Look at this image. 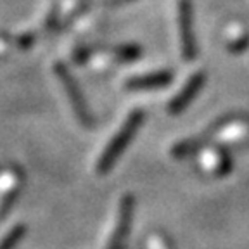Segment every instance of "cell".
Wrapping results in <instances>:
<instances>
[{
  "instance_id": "cell-1",
  "label": "cell",
  "mask_w": 249,
  "mask_h": 249,
  "mask_svg": "<svg viewBox=\"0 0 249 249\" xmlns=\"http://www.w3.org/2000/svg\"><path fill=\"white\" fill-rule=\"evenodd\" d=\"M145 120V113L142 109H133L132 113L128 114V118L124 120V123L121 124V128L114 133V137L111 139L107 145H106L104 152L99 158L97 164H95V173L97 175H106L113 170L114 164L118 163V160L121 158L126 147L132 144L135 133L140 130L142 123Z\"/></svg>"
},
{
  "instance_id": "cell-2",
  "label": "cell",
  "mask_w": 249,
  "mask_h": 249,
  "mask_svg": "<svg viewBox=\"0 0 249 249\" xmlns=\"http://www.w3.org/2000/svg\"><path fill=\"white\" fill-rule=\"evenodd\" d=\"M54 71H55V74H57L59 82L62 83V87H64V90H66L68 99H70L71 106H73L74 116L78 118L80 123H82V126L92 128L93 124H95V120H93L92 113H90V107H89V104H87L82 89H80V85H78L76 78L71 74V71L66 68V64H62V62H57V64H55Z\"/></svg>"
},
{
  "instance_id": "cell-3",
  "label": "cell",
  "mask_w": 249,
  "mask_h": 249,
  "mask_svg": "<svg viewBox=\"0 0 249 249\" xmlns=\"http://www.w3.org/2000/svg\"><path fill=\"white\" fill-rule=\"evenodd\" d=\"M133 211H135V197L132 194H124L120 199L118 206V216L114 223L113 233L107 242L106 249H126L128 248V237L132 230L133 222Z\"/></svg>"
},
{
  "instance_id": "cell-4",
  "label": "cell",
  "mask_w": 249,
  "mask_h": 249,
  "mask_svg": "<svg viewBox=\"0 0 249 249\" xmlns=\"http://www.w3.org/2000/svg\"><path fill=\"white\" fill-rule=\"evenodd\" d=\"M178 26L183 59L194 61L197 57V42L194 30V5L191 0H178Z\"/></svg>"
},
{
  "instance_id": "cell-5",
  "label": "cell",
  "mask_w": 249,
  "mask_h": 249,
  "mask_svg": "<svg viewBox=\"0 0 249 249\" xmlns=\"http://www.w3.org/2000/svg\"><path fill=\"white\" fill-rule=\"evenodd\" d=\"M204 83H206V74L202 73V71L192 74V76L189 78V82L185 83V87L170 101V104H168V113L173 114V116L183 113V111L189 107V104L197 97V93L202 90Z\"/></svg>"
},
{
  "instance_id": "cell-6",
  "label": "cell",
  "mask_w": 249,
  "mask_h": 249,
  "mask_svg": "<svg viewBox=\"0 0 249 249\" xmlns=\"http://www.w3.org/2000/svg\"><path fill=\"white\" fill-rule=\"evenodd\" d=\"M21 185H23V175L16 168L7 178L0 182V218L11 210L16 199L19 197Z\"/></svg>"
},
{
  "instance_id": "cell-7",
  "label": "cell",
  "mask_w": 249,
  "mask_h": 249,
  "mask_svg": "<svg viewBox=\"0 0 249 249\" xmlns=\"http://www.w3.org/2000/svg\"><path fill=\"white\" fill-rule=\"evenodd\" d=\"M233 168V160L232 156H230L229 149L227 145H220L213 151L211 154V161H206V163H202V170L204 173H208L210 177H225L229 175L230 171Z\"/></svg>"
},
{
  "instance_id": "cell-8",
  "label": "cell",
  "mask_w": 249,
  "mask_h": 249,
  "mask_svg": "<svg viewBox=\"0 0 249 249\" xmlns=\"http://www.w3.org/2000/svg\"><path fill=\"white\" fill-rule=\"evenodd\" d=\"M173 80L171 71H158V73L142 74V76L130 78L126 82L128 90H152V89H163L168 87Z\"/></svg>"
},
{
  "instance_id": "cell-9",
  "label": "cell",
  "mask_w": 249,
  "mask_h": 249,
  "mask_svg": "<svg viewBox=\"0 0 249 249\" xmlns=\"http://www.w3.org/2000/svg\"><path fill=\"white\" fill-rule=\"evenodd\" d=\"M113 54L118 61L121 62H132L140 59L142 55V47L139 45H133V43H126V45H118L113 47Z\"/></svg>"
},
{
  "instance_id": "cell-10",
  "label": "cell",
  "mask_w": 249,
  "mask_h": 249,
  "mask_svg": "<svg viewBox=\"0 0 249 249\" xmlns=\"http://www.w3.org/2000/svg\"><path fill=\"white\" fill-rule=\"evenodd\" d=\"M24 233H26V227H24L23 223L16 225L14 229H12L11 232H9L7 235H5L4 241L0 242V249H14L16 246H18L21 241H23Z\"/></svg>"
},
{
  "instance_id": "cell-11",
  "label": "cell",
  "mask_w": 249,
  "mask_h": 249,
  "mask_svg": "<svg viewBox=\"0 0 249 249\" xmlns=\"http://www.w3.org/2000/svg\"><path fill=\"white\" fill-rule=\"evenodd\" d=\"M145 249H175V246L164 233L152 232L145 241Z\"/></svg>"
},
{
  "instance_id": "cell-12",
  "label": "cell",
  "mask_w": 249,
  "mask_h": 249,
  "mask_svg": "<svg viewBox=\"0 0 249 249\" xmlns=\"http://www.w3.org/2000/svg\"><path fill=\"white\" fill-rule=\"evenodd\" d=\"M95 49H97L95 45H82V47H78L76 51H74V54H73L74 62H76V64H83V62H87L90 59V55L95 52Z\"/></svg>"
},
{
  "instance_id": "cell-13",
  "label": "cell",
  "mask_w": 249,
  "mask_h": 249,
  "mask_svg": "<svg viewBox=\"0 0 249 249\" xmlns=\"http://www.w3.org/2000/svg\"><path fill=\"white\" fill-rule=\"evenodd\" d=\"M248 47H249V35H244L242 38L229 43V52H232V54H241Z\"/></svg>"
},
{
  "instance_id": "cell-14",
  "label": "cell",
  "mask_w": 249,
  "mask_h": 249,
  "mask_svg": "<svg viewBox=\"0 0 249 249\" xmlns=\"http://www.w3.org/2000/svg\"><path fill=\"white\" fill-rule=\"evenodd\" d=\"M33 43H35V35H33V33H26V35L18 38V45H19L21 49H28V47H31Z\"/></svg>"
},
{
  "instance_id": "cell-15",
  "label": "cell",
  "mask_w": 249,
  "mask_h": 249,
  "mask_svg": "<svg viewBox=\"0 0 249 249\" xmlns=\"http://www.w3.org/2000/svg\"><path fill=\"white\" fill-rule=\"evenodd\" d=\"M55 23H57V11H52L51 16H49V19H47V30H54Z\"/></svg>"
},
{
  "instance_id": "cell-16",
  "label": "cell",
  "mask_w": 249,
  "mask_h": 249,
  "mask_svg": "<svg viewBox=\"0 0 249 249\" xmlns=\"http://www.w3.org/2000/svg\"><path fill=\"white\" fill-rule=\"evenodd\" d=\"M133 0H106V4L111 5V7H118V5H123V4H130Z\"/></svg>"
}]
</instances>
